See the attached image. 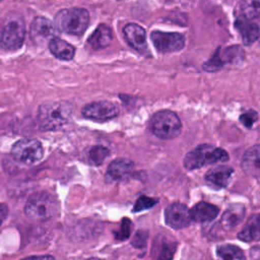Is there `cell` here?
Listing matches in <instances>:
<instances>
[{"label": "cell", "instance_id": "cell-15", "mask_svg": "<svg viewBox=\"0 0 260 260\" xmlns=\"http://www.w3.org/2000/svg\"><path fill=\"white\" fill-rule=\"evenodd\" d=\"M234 170L226 166H218L210 169L206 175L205 180L215 187H225L229 185Z\"/></svg>", "mask_w": 260, "mask_h": 260}, {"label": "cell", "instance_id": "cell-16", "mask_svg": "<svg viewBox=\"0 0 260 260\" xmlns=\"http://www.w3.org/2000/svg\"><path fill=\"white\" fill-rule=\"evenodd\" d=\"M134 169V164L127 158L113 160L108 168V175L116 181L125 180L130 177Z\"/></svg>", "mask_w": 260, "mask_h": 260}, {"label": "cell", "instance_id": "cell-10", "mask_svg": "<svg viewBox=\"0 0 260 260\" xmlns=\"http://www.w3.org/2000/svg\"><path fill=\"white\" fill-rule=\"evenodd\" d=\"M166 222L173 229H182L190 224L191 216L188 207L182 203L171 204L166 209Z\"/></svg>", "mask_w": 260, "mask_h": 260}, {"label": "cell", "instance_id": "cell-33", "mask_svg": "<svg viewBox=\"0 0 260 260\" xmlns=\"http://www.w3.org/2000/svg\"><path fill=\"white\" fill-rule=\"evenodd\" d=\"M87 260H103V259H100V258H89Z\"/></svg>", "mask_w": 260, "mask_h": 260}, {"label": "cell", "instance_id": "cell-11", "mask_svg": "<svg viewBox=\"0 0 260 260\" xmlns=\"http://www.w3.org/2000/svg\"><path fill=\"white\" fill-rule=\"evenodd\" d=\"M124 37L126 42L136 51L141 54L147 52V43H146V32L144 28L136 23H128L125 25Z\"/></svg>", "mask_w": 260, "mask_h": 260}, {"label": "cell", "instance_id": "cell-24", "mask_svg": "<svg viewBox=\"0 0 260 260\" xmlns=\"http://www.w3.org/2000/svg\"><path fill=\"white\" fill-rule=\"evenodd\" d=\"M87 158L88 161L94 166L101 165L105 158L109 155V149L101 146V145H94L87 149Z\"/></svg>", "mask_w": 260, "mask_h": 260}, {"label": "cell", "instance_id": "cell-28", "mask_svg": "<svg viewBox=\"0 0 260 260\" xmlns=\"http://www.w3.org/2000/svg\"><path fill=\"white\" fill-rule=\"evenodd\" d=\"M155 203H156L155 199H153L151 197H147L145 195H142L137 199L133 210L135 212H138V211H141V210H144V209H148V208L152 207Z\"/></svg>", "mask_w": 260, "mask_h": 260}, {"label": "cell", "instance_id": "cell-4", "mask_svg": "<svg viewBox=\"0 0 260 260\" xmlns=\"http://www.w3.org/2000/svg\"><path fill=\"white\" fill-rule=\"evenodd\" d=\"M88 22L89 14L84 8L62 9L55 17V25L59 30L74 36H81L87 28Z\"/></svg>", "mask_w": 260, "mask_h": 260}, {"label": "cell", "instance_id": "cell-9", "mask_svg": "<svg viewBox=\"0 0 260 260\" xmlns=\"http://www.w3.org/2000/svg\"><path fill=\"white\" fill-rule=\"evenodd\" d=\"M119 111L116 105L110 102H93L87 104L82 109V115L87 118L99 122H104L115 118Z\"/></svg>", "mask_w": 260, "mask_h": 260}, {"label": "cell", "instance_id": "cell-19", "mask_svg": "<svg viewBox=\"0 0 260 260\" xmlns=\"http://www.w3.org/2000/svg\"><path fill=\"white\" fill-rule=\"evenodd\" d=\"M239 239L244 242L260 241V213L253 214L238 235Z\"/></svg>", "mask_w": 260, "mask_h": 260}, {"label": "cell", "instance_id": "cell-3", "mask_svg": "<svg viewBox=\"0 0 260 260\" xmlns=\"http://www.w3.org/2000/svg\"><path fill=\"white\" fill-rule=\"evenodd\" d=\"M59 211L58 200L48 192H37L26 201L24 213L32 220L46 221Z\"/></svg>", "mask_w": 260, "mask_h": 260}, {"label": "cell", "instance_id": "cell-23", "mask_svg": "<svg viewBox=\"0 0 260 260\" xmlns=\"http://www.w3.org/2000/svg\"><path fill=\"white\" fill-rule=\"evenodd\" d=\"M240 8L245 18L250 20L260 18V0H242Z\"/></svg>", "mask_w": 260, "mask_h": 260}, {"label": "cell", "instance_id": "cell-12", "mask_svg": "<svg viewBox=\"0 0 260 260\" xmlns=\"http://www.w3.org/2000/svg\"><path fill=\"white\" fill-rule=\"evenodd\" d=\"M244 172L254 178L260 177V144L250 147L242 159Z\"/></svg>", "mask_w": 260, "mask_h": 260}, {"label": "cell", "instance_id": "cell-20", "mask_svg": "<svg viewBox=\"0 0 260 260\" xmlns=\"http://www.w3.org/2000/svg\"><path fill=\"white\" fill-rule=\"evenodd\" d=\"M49 50L55 57L64 61H70L75 54V48L73 46L58 38H53L50 41Z\"/></svg>", "mask_w": 260, "mask_h": 260}, {"label": "cell", "instance_id": "cell-31", "mask_svg": "<svg viewBox=\"0 0 260 260\" xmlns=\"http://www.w3.org/2000/svg\"><path fill=\"white\" fill-rule=\"evenodd\" d=\"M21 260H55V258L51 255H41V256H30Z\"/></svg>", "mask_w": 260, "mask_h": 260}, {"label": "cell", "instance_id": "cell-1", "mask_svg": "<svg viewBox=\"0 0 260 260\" xmlns=\"http://www.w3.org/2000/svg\"><path fill=\"white\" fill-rule=\"evenodd\" d=\"M72 116V106L68 102H49L39 107L38 126L43 131L57 130L67 124Z\"/></svg>", "mask_w": 260, "mask_h": 260}, {"label": "cell", "instance_id": "cell-14", "mask_svg": "<svg viewBox=\"0 0 260 260\" xmlns=\"http://www.w3.org/2000/svg\"><path fill=\"white\" fill-rule=\"evenodd\" d=\"M236 27L242 37L243 43L247 46L252 45L259 38V26L244 16H241L236 20Z\"/></svg>", "mask_w": 260, "mask_h": 260}, {"label": "cell", "instance_id": "cell-30", "mask_svg": "<svg viewBox=\"0 0 260 260\" xmlns=\"http://www.w3.org/2000/svg\"><path fill=\"white\" fill-rule=\"evenodd\" d=\"M257 120V114L254 111H249L240 117V121L246 126V127H251L254 122Z\"/></svg>", "mask_w": 260, "mask_h": 260}, {"label": "cell", "instance_id": "cell-13", "mask_svg": "<svg viewBox=\"0 0 260 260\" xmlns=\"http://www.w3.org/2000/svg\"><path fill=\"white\" fill-rule=\"evenodd\" d=\"M55 34L54 23L44 16H37L30 26V36L35 41H45Z\"/></svg>", "mask_w": 260, "mask_h": 260}, {"label": "cell", "instance_id": "cell-18", "mask_svg": "<svg viewBox=\"0 0 260 260\" xmlns=\"http://www.w3.org/2000/svg\"><path fill=\"white\" fill-rule=\"evenodd\" d=\"M112 39H113L112 29L107 24L102 23L95 28V30L88 38L87 43L92 49L99 50V49L108 47L112 42Z\"/></svg>", "mask_w": 260, "mask_h": 260}, {"label": "cell", "instance_id": "cell-22", "mask_svg": "<svg viewBox=\"0 0 260 260\" xmlns=\"http://www.w3.org/2000/svg\"><path fill=\"white\" fill-rule=\"evenodd\" d=\"M216 256L218 260H245L243 251L239 247L230 244L219 246L216 250Z\"/></svg>", "mask_w": 260, "mask_h": 260}, {"label": "cell", "instance_id": "cell-34", "mask_svg": "<svg viewBox=\"0 0 260 260\" xmlns=\"http://www.w3.org/2000/svg\"><path fill=\"white\" fill-rule=\"evenodd\" d=\"M119 1H121V0H119Z\"/></svg>", "mask_w": 260, "mask_h": 260}, {"label": "cell", "instance_id": "cell-26", "mask_svg": "<svg viewBox=\"0 0 260 260\" xmlns=\"http://www.w3.org/2000/svg\"><path fill=\"white\" fill-rule=\"evenodd\" d=\"M219 48L214 52V54L212 55V57L206 61L204 64H203V69L205 71H208V72H214V71H217L219 70L222 66H223V61L221 59V56H220V53H219Z\"/></svg>", "mask_w": 260, "mask_h": 260}, {"label": "cell", "instance_id": "cell-2", "mask_svg": "<svg viewBox=\"0 0 260 260\" xmlns=\"http://www.w3.org/2000/svg\"><path fill=\"white\" fill-rule=\"evenodd\" d=\"M25 24L16 12L7 14L0 23V47L6 51L19 49L24 41Z\"/></svg>", "mask_w": 260, "mask_h": 260}, {"label": "cell", "instance_id": "cell-6", "mask_svg": "<svg viewBox=\"0 0 260 260\" xmlns=\"http://www.w3.org/2000/svg\"><path fill=\"white\" fill-rule=\"evenodd\" d=\"M149 128L158 138L173 139L181 133L182 123L177 114L169 110H162L151 117Z\"/></svg>", "mask_w": 260, "mask_h": 260}, {"label": "cell", "instance_id": "cell-21", "mask_svg": "<svg viewBox=\"0 0 260 260\" xmlns=\"http://www.w3.org/2000/svg\"><path fill=\"white\" fill-rule=\"evenodd\" d=\"M245 215V208L242 204H234L230 206L221 217V224L225 229L235 228L241 222Z\"/></svg>", "mask_w": 260, "mask_h": 260}, {"label": "cell", "instance_id": "cell-17", "mask_svg": "<svg viewBox=\"0 0 260 260\" xmlns=\"http://www.w3.org/2000/svg\"><path fill=\"white\" fill-rule=\"evenodd\" d=\"M218 207L207 202H199L190 210L191 219L197 222L210 221L218 214Z\"/></svg>", "mask_w": 260, "mask_h": 260}, {"label": "cell", "instance_id": "cell-7", "mask_svg": "<svg viewBox=\"0 0 260 260\" xmlns=\"http://www.w3.org/2000/svg\"><path fill=\"white\" fill-rule=\"evenodd\" d=\"M43 146L41 142L32 138H24L15 142L11 154L15 160L24 165H32L43 157Z\"/></svg>", "mask_w": 260, "mask_h": 260}, {"label": "cell", "instance_id": "cell-5", "mask_svg": "<svg viewBox=\"0 0 260 260\" xmlns=\"http://www.w3.org/2000/svg\"><path fill=\"white\" fill-rule=\"evenodd\" d=\"M228 159L229 154L224 149L208 144H202L186 154L184 158V166L188 170H195L202 168L205 165L226 161Z\"/></svg>", "mask_w": 260, "mask_h": 260}, {"label": "cell", "instance_id": "cell-25", "mask_svg": "<svg viewBox=\"0 0 260 260\" xmlns=\"http://www.w3.org/2000/svg\"><path fill=\"white\" fill-rule=\"evenodd\" d=\"M243 56H244L243 49L239 46H234V47H229L223 51L221 59L223 63L232 64V63L241 61Z\"/></svg>", "mask_w": 260, "mask_h": 260}, {"label": "cell", "instance_id": "cell-29", "mask_svg": "<svg viewBox=\"0 0 260 260\" xmlns=\"http://www.w3.org/2000/svg\"><path fill=\"white\" fill-rule=\"evenodd\" d=\"M131 231H132V222L128 218H124L121 222L119 231L115 233L116 239H118V240L127 239L130 236Z\"/></svg>", "mask_w": 260, "mask_h": 260}, {"label": "cell", "instance_id": "cell-8", "mask_svg": "<svg viewBox=\"0 0 260 260\" xmlns=\"http://www.w3.org/2000/svg\"><path fill=\"white\" fill-rule=\"evenodd\" d=\"M151 42L154 48L160 53H172L180 51L184 48L185 40L178 32H164L154 30L150 34Z\"/></svg>", "mask_w": 260, "mask_h": 260}, {"label": "cell", "instance_id": "cell-32", "mask_svg": "<svg viewBox=\"0 0 260 260\" xmlns=\"http://www.w3.org/2000/svg\"><path fill=\"white\" fill-rule=\"evenodd\" d=\"M8 214V208L5 204L0 203V224L3 222V220L6 218Z\"/></svg>", "mask_w": 260, "mask_h": 260}, {"label": "cell", "instance_id": "cell-27", "mask_svg": "<svg viewBox=\"0 0 260 260\" xmlns=\"http://www.w3.org/2000/svg\"><path fill=\"white\" fill-rule=\"evenodd\" d=\"M162 245L156 246L157 256L155 257L156 260H170L173 257L175 252V245L174 243H161Z\"/></svg>", "mask_w": 260, "mask_h": 260}]
</instances>
